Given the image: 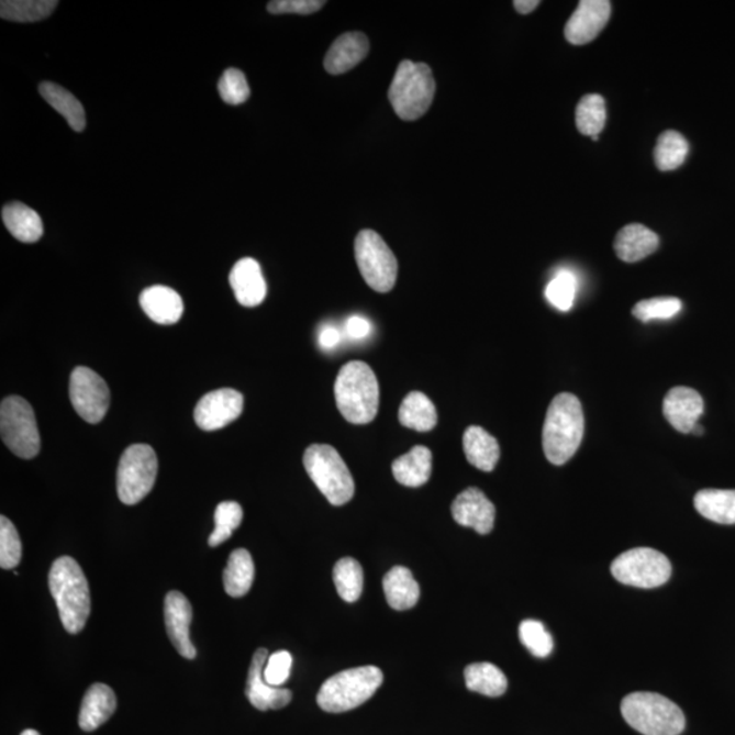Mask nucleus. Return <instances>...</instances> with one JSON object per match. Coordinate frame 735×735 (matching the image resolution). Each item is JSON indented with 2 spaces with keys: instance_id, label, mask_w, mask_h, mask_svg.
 I'll list each match as a JSON object with an SVG mask.
<instances>
[{
  "instance_id": "1",
  "label": "nucleus",
  "mask_w": 735,
  "mask_h": 735,
  "mask_svg": "<svg viewBox=\"0 0 735 735\" xmlns=\"http://www.w3.org/2000/svg\"><path fill=\"white\" fill-rule=\"evenodd\" d=\"M584 436V414L579 399L563 392L553 399L546 413L543 447L556 466L566 465L577 454Z\"/></svg>"
},
{
  "instance_id": "2",
  "label": "nucleus",
  "mask_w": 735,
  "mask_h": 735,
  "mask_svg": "<svg viewBox=\"0 0 735 735\" xmlns=\"http://www.w3.org/2000/svg\"><path fill=\"white\" fill-rule=\"evenodd\" d=\"M51 594L58 606L63 626L68 634H79L87 625L92 609L87 577L74 558H58L48 577Z\"/></svg>"
},
{
  "instance_id": "3",
  "label": "nucleus",
  "mask_w": 735,
  "mask_h": 735,
  "mask_svg": "<svg viewBox=\"0 0 735 735\" xmlns=\"http://www.w3.org/2000/svg\"><path fill=\"white\" fill-rule=\"evenodd\" d=\"M334 392L341 414L350 424H369L378 415L379 383L368 364L352 361L342 367Z\"/></svg>"
},
{
  "instance_id": "4",
  "label": "nucleus",
  "mask_w": 735,
  "mask_h": 735,
  "mask_svg": "<svg viewBox=\"0 0 735 735\" xmlns=\"http://www.w3.org/2000/svg\"><path fill=\"white\" fill-rule=\"evenodd\" d=\"M624 720L643 735H680L686 731V715L680 706L662 694L635 692L621 703Z\"/></svg>"
},
{
  "instance_id": "5",
  "label": "nucleus",
  "mask_w": 735,
  "mask_h": 735,
  "mask_svg": "<svg viewBox=\"0 0 735 735\" xmlns=\"http://www.w3.org/2000/svg\"><path fill=\"white\" fill-rule=\"evenodd\" d=\"M436 83L425 63L403 60L398 66L389 90V99L403 121H417L428 112L435 97Z\"/></svg>"
},
{
  "instance_id": "6",
  "label": "nucleus",
  "mask_w": 735,
  "mask_h": 735,
  "mask_svg": "<svg viewBox=\"0 0 735 735\" xmlns=\"http://www.w3.org/2000/svg\"><path fill=\"white\" fill-rule=\"evenodd\" d=\"M383 682V671L376 666L341 671L330 677L318 693V704L323 711L341 714L368 702Z\"/></svg>"
},
{
  "instance_id": "7",
  "label": "nucleus",
  "mask_w": 735,
  "mask_h": 735,
  "mask_svg": "<svg viewBox=\"0 0 735 735\" xmlns=\"http://www.w3.org/2000/svg\"><path fill=\"white\" fill-rule=\"evenodd\" d=\"M303 460L308 476L330 504L349 503L355 495V481L337 449L327 444H312Z\"/></svg>"
},
{
  "instance_id": "8",
  "label": "nucleus",
  "mask_w": 735,
  "mask_h": 735,
  "mask_svg": "<svg viewBox=\"0 0 735 735\" xmlns=\"http://www.w3.org/2000/svg\"><path fill=\"white\" fill-rule=\"evenodd\" d=\"M158 472L156 453L147 444H134L122 455L118 467V494L125 505L138 504L152 492Z\"/></svg>"
},
{
  "instance_id": "9",
  "label": "nucleus",
  "mask_w": 735,
  "mask_h": 735,
  "mask_svg": "<svg viewBox=\"0 0 735 735\" xmlns=\"http://www.w3.org/2000/svg\"><path fill=\"white\" fill-rule=\"evenodd\" d=\"M0 435L11 453L32 459L40 453V433L33 408L26 399L9 397L0 407Z\"/></svg>"
},
{
  "instance_id": "10",
  "label": "nucleus",
  "mask_w": 735,
  "mask_h": 735,
  "mask_svg": "<svg viewBox=\"0 0 735 735\" xmlns=\"http://www.w3.org/2000/svg\"><path fill=\"white\" fill-rule=\"evenodd\" d=\"M358 269L364 281L379 293H387L394 288L398 276V261L394 253L383 238L374 231H361L355 242Z\"/></svg>"
},
{
  "instance_id": "11",
  "label": "nucleus",
  "mask_w": 735,
  "mask_h": 735,
  "mask_svg": "<svg viewBox=\"0 0 735 735\" xmlns=\"http://www.w3.org/2000/svg\"><path fill=\"white\" fill-rule=\"evenodd\" d=\"M612 573L620 583L655 589L668 582L671 577L669 558L652 548L626 550L612 564Z\"/></svg>"
},
{
  "instance_id": "12",
  "label": "nucleus",
  "mask_w": 735,
  "mask_h": 735,
  "mask_svg": "<svg viewBox=\"0 0 735 735\" xmlns=\"http://www.w3.org/2000/svg\"><path fill=\"white\" fill-rule=\"evenodd\" d=\"M70 399L79 417L99 424L110 408L111 394L105 380L88 367H77L70 378Z\"/></svg>"
},
{
  "instance_id": "13",
  "label": "nucleus",
  "mask_w": 735,
  "mask_h": 735,
  "mask_svg": "<svg viewBox=\"0 0 735 735\" xmlns=\"http://www.w3.org/2000/svg\"><path fill=\"white\" fill-rule=\"evenodd\" d=\"M243 408L244 398L241 392L220 389L201 398L193 412V419L202 431H219L241 417Z\"/></svg>"
},
{
  "instance_id": "14",
  "label": "nucleus",
  "mask_w": 735,
  "mask_h": 735,
  "mask_svg": "<svg viewBox=\"0 0 735 735\" xmlns=\"http://www.w3.org/2000/svg\"><path fill=\"white\" fill-rule=\"evenodd\" d=\"M611 14L612 3L608 0H582L564 27V34L573 45L590 43L606 26Z\"/></svg>"
},
{
  "instance_id": "15",
  "label": "nucleus",
  "mask_w": 735,
  "mask_h": 735,
  "mask_svg": "<svg viewBox=\"0 0 735 735\" xmlns=\"http://www.w3.org/2000/svg\"><path fill=\"white\" fill-rule=\"evenodd\" d=\"M269 657L266 648L256 649L245 688L249 703L260 711L281 710L292 702V692L289 689L272 687L266 682L264 670Z\"/></svg>"
},
{
  "instance_id": "16",
  "label": "nucleus",
  "mask_w": 735,
  "mask_h": 735,
  "mask_svg": "<svg viewBox=\"0 0 735 735\" xmlns=\"http://www.w3.org/2000/svg\"><path fill=\"white\" fill-rule=\"evenodd\" d=\"M165 625L167 634L181 657L196 659L197 648L193 647L190 637V625L192 621V606L185 594L179 591H170L165 598Z\"/></svg>"
},
{
  "instance_id": "17",
  "label": "nucleus",
  "mask_w": 735,
  "mask_h": 735,
  "mask_svg": "<svg viewBox=\"0 0 735 735\" xmlns=\"http://www.w3.org/2000/svg\"><path fill=\"white\" fill-rule=\"evenodd\" d=\"M453 517L460 526L475 528L478 534H489L494 526L495 509L482 490H464L452 506Z\"/></svg>"
},
{
  "instance_id": "18",
  "label": "nucleus",
  "mask_w": 735,
  "mask_h": 735,
  "mask_svg": "<svg viewBox=\"0 0 735 735\" xmlns=\"http://www.w3.org/2000/svg\"><path fill=\"white\" fill-rule=\"evenodd\" d=\"M704 413V401L697 390L675 387L664 401V414L669 424L681 433H691Z\"/></svg>"
},
{
  "instance_id": "19",
  "label": "nucleus",
  "mask_w": 735,
  "mask_h": 735,
  "mask_svg": "<svg viewBox=\"0 0 735 735\" xmlns=\"http://www.w3.org/2000/svg\"><path fill=\"white\" fill-rule=\"evenodd\" d=\"M231 287L238 303L244 307H258L264 303L267 285L260 265L253 258L238 260L231 271Z\"/></svg>"
},
{
  "instance_id": "20",
  "label": "nucleus",
  "mask_w": 735,
  "mask_h": 735,
  "mask_svg": "<svg viewBox=\"0 0 735 735\" xmlns=\"http://www.w3.org/2000/svg\"><path fill=\"white\" fill-rule=\"evenodd\" d=\"M368 53L369 42L366 34L360 32L342 34L330 47L324 59V68L333 76H341L360 65Z\"/></svg>"
},
{
  "instance_id": "21",
  "label": "nucleus",
  "mask_w": 735,
  "mask_h": 735,
  "mask_svg": "<svg viewBox=\"0 0 735 735\" xmlns=\"http://www.w3.org/2000/svg\"><path fill=\"white\" fill-rule=\"evenodd\" d=\"M140 304L153 322L164 326L178 323L183 316L185 305L180 294L163 285L145 289L141 293Z\"/></svg>"
},
{
  "instance_id": "22",
  "label": "nucleus",
  "mask_w": 735,
  "mask_h": 735,
  "mask_svg": "<svg viewBox=\"0 0 735 735\" xmlns=\"http://www.w3.org/2000/svg\"><path fill=\"white\" fill-rule=\"evenodd\" d=\"M115 692L105 683H93L85 693L79 711V727L85 732H94L110 721L116 711Z\"/></svg>"
},
{
  "instance_id": "23",
  "label": "nucleus",
  "mask_w": 735,
  "mask_h": 735,
  "mask_svg": "<svg viewBox=\"0 0 735 735\" xmlns=\"http://www.w3.org/2000/svg\"><path fill=\"white\" fill-rule=\"evenodd\" d=\"M659 247L657 233L642 224H630L623 227L615 237L614 249L621 260L635 264Z\"/></svg>"
},
{
  "instance_id": "24",
  "label": "nucleus",
  "mask_w": 735,
  "mask_h": 735,
  "mask_svg": "<svg viewBox=\"0 0 735 735\" xmlns=\"http://www.w3.org/2000/svg\"><path fill=\"white\" fill-rule=\"evenodd\" d=\"M392 475L403 487L419 488L430 481L432 453L424 446H415L392 464Z\"/></svg>"
},
{
  "instance_id": "25",
  "label": "nucleus",
  "mask_w": 735,
  "mask_h": 735,
  "mask_svg": "<svg viewBox=\"0 0 735 735\" xmlns=\"http://www.w3.org/2000/svg\"><path fill=\"white\" fill-rule=\"evenodd\" d=\"M2 220L8 231L21 243L32 244L43 237L42 216L21 202L5 204Z\"/></svg>"
},
{
  "instance_id": "26",
  "label": "nucleus",
  "mask_w": 735,
  "mask_h": 735,
  "mask_svg": "<svg viewBox=\"0 0 735 735\" xmlns=\"http://www.w3.org/2000/svg\"><path fill=\"white\" fill-rule=\"evenodd\" d=\"M464 449L469 464L482 471H492L500 459L499 442L481 426L465 431Z\"/></svg>"
},
{
  "instance_id": "27",
  "label": "nucleus",
  "mask_w": 735,
  "mask_h": 735,
  "mask_svg": "<svg viewBox=\"0 0 735 735\" xmlns=\"http://www.w3.org/2000/svg\"><path fill=\"white\" fill-rule=\"evenodd\" d=\"M383 590L387 603L396 611H408L417 605L420 586L410 569L398 566L386 573Z\"/></svg>"
},
{
  "instance_id": "28",
  "label": "nucleus",
  "mask_w": 735,
  "mask_h": 735,
  "mask_svg": "<svg viewBox=\"0 0 735 735\" xmlns=\"http://www.w3.org/2000/svg\"><path fill=\"white\" fill-rule=\"evenodd\" d=\"M38 92L56 112L66 119L74 131L82 133L87 127V115L76 96L54 82L40 83Z\"/></svg>"
},
{
  "instance_id": "29",
  "label": "nucleus",
  "mask_w": 735,
  "mask_h": 735,
  "mask_svg": "<svg viewBox=\"0 0 735 735\" xmlns=\"http://www.w3.org/2000/svg\"><path fill=\"white\" fill-rule=\"evenodd\" d=\"M694 506L705 520L721 524H735V490H700L694 495Z\"/></svg>"
},
{
  "instance_id": "30",
  "label": "nucleus",
  "mask_w": 735,
  "mask_h": 735,
  "mask_svg": "<svg viewBox=\"0 0 735 735\" xmlns=\"http://www.w3.org/2000/svg\"><path fill=\"white\" fill-rule=\"evenodd\" d=\"M398 419L409 430L430 432L437 424L436 408L423 392L413 391L403 399Z\"/></svg>"
},
{
  "instance_id": "31",
  "label": "nucleus",
  "mask_w": 735,
  "mask_h": 735,
  "mask_svg": "<svg viewBox=\"0 0 735 735\" xmlns=\"http://www.w3.org/2000/svg\"><path fill=\"white\" fill-rule=\"evenodd\" d=\"M466 687L471 692L483 697L499 698L509 688V681L498 666L489 662H478L467 666L465 670Z\"/></svg>"
},
{
  "instance_id": "32",
  "label": "nucleus",
  "mask_w": 735,
  "mask_h": 735,
  "mask_svg": "<svg viewBox=\"0 0 735 735\" xmlns=\"http://www.w3.org/2000/svg\"><path fill=\"white\" fill-rule=\"evenodd\" d=\"M255 566L249 552L237 549L232 552L224 571V587L227 595L242 598L253 587Z\"/></svg>"
},
{
  "instance_id": "33",
  "label": "nucleus",
  "mask_w": 735,
  "mask_h": 735,
  "mask_svg": "<svg viewBox=\"0 0 735 735\" xmlns=\"http://www.w3.org/2000/svg\"><path fill=\"white\" fill-rule=\"evenodd\" d=\"M56 0H3L0 16L5 21L37 22L54 13Z\"/></svg>"
},
{
  "instance_id": "34",
  "label": "nucleus",
  "mask_w": 735,
  "mask_h": 735,
  "mask_svg": "<svg viewBox=\"0 0 735 735\" xmlns=\"http://www.w3.org/2000/svg\"><path fill=\"white\" fill-rule=\"evenodd\" d=\"M335 587L342 600L356 602L363 594L364 572L360 563L352 557L342 558L333 571Z\"/></svg>"
},
{
  "instance_id": "35",
  "label": "nucleus",
  "mask_w": 735,
  "mask_h": 735,
  "mask_svg": "<svg viewBox=\"0 0 735 735\" xmlns=\"http://www.w3.org/2000/svg\"><path fill=\"white\" fill-rule=\"evenodd\" d=\"M689 145L677 131H665L655 146L654 158L659 170L668 172L680 168L688 156Z\"/></svg>"
},
{
  "instance_id": "36",
  "label": "nucleus",
  "mask_w": 735,
  "mask_h": 735,
  "mask_svg": "<svg viewBox=\"0 0 735 735\" xmlns=\"http://www.w3.org/2000/svg\"><path fill=\"white\" fill-rule=\"evenodd\" d=\"M577 125L580 133L598 136L606 124V104L600 94H587L577 108Z\"/></svg>"
},
{
  "instance_id": "37",
  "label": "nucleus",
  "mask_w": 735,
  "mask_h": 735,
  "mask_svg": "<svg viewBox=\"0 0 735 735\" xmlns=\"http://www.w3.org/2000/svg\"><path fill=\"white\" fill-rule=\"evenodd\" d=\"M578 293V278L568 269L558 270L545 289V298L558 311L568 312Z\"/></svg>"
},
{
  "instance_id": "38",
  "label": "nucleus",
  "mask_w": 735,
  "mask_h": 735,
  "mask_svg": "<svg viewBox=\"0 0 735 735\" xmlns=\"http://www.w3.org/2000/svg\"><path fill=\"white\" fill-rule=\"evenodd\" d=\"M242 521L243 509L236 501H224V503L219 504L214 514L215 527L209 537V545L215 548V546L224 544L232 537L233 532L241 526Z\"/></svg>"
},
{
  "instance_id": "39",
  "label": "nucleus",
  "mask_w": 735,
  "mask_h": 735,
  "mask_svg": "<svg viewBox=\"0 0 735 735\" xmlns=\"http://www.w3.org/2000/svg\"><path fill=\"white\" fill-rule=\"evenodd\" d=\"M520 637L523 646L537 658L549 657L555 647L552 635L538 620H524L520 625Z\"/></svg>"
},
{
  "instance_id": "40",
  "label": "nucleus",
  "mask_w": 735,
  "mask_h": 735,
  "mask_svg": "<svg viewBox=\"0 0 735 735\" xmlns=\"http://www.w3.org/2000/svg\"><path fill=\"white\" fill-rule=\"evenodd\" d=\"M682 310L680 299L657 298L639 301L632 310L634 316L644 323L652 321H669Z\"/></svg>"
},
{
  "instance_id": "41",
  "label": "nucleus",
  "mask_w": 735,
  "mask_h": 735,
  "mask_svg": "<svg viewBox=\"0 0 735 735\" xmlns=\"http://www.w3.org/2000/svg\"><path fill=\"white\" fill-rule=\"evenodd\" d=\"M22 557V544L19 532L8 517H0V567L13 569Z\"/></svg>"
},
{
  "instance_id": "42",
  "label": "nucleus",
  "mask_w": 735,
  "mask_h": 735,
  "mask_svg": "<svg viewBox=\"0 0 735 735\" xmlns=\"http://www.w3.org/2000/svg\"><path fill=\"white\" fill-rule=\"evenodd\" d=\"M219 93L226 104H244L249 99L250 90L243 71L237 68H227L220 78Z\"/></svg>"
},
{
  "instance_id": "43",
  "label": "nucleus",
  "mask_w": 735,
  "mask_h": 735,
  "mask_svg": "<svg viewBox=\"0 0 735 735\" xmlns=\"http://www.w3.org/2000/svg\"><path fill=\"white\" fill-rule=\"evenodd\" d=\"M293 658L290 653L277 652L271 654L267 659L264 677L267 683L272 687L281 688L285 682L289 680L290 671H292Z\"/></svg>"
},
{
  "instance_id": "44",
  "label": "nucleus",
  "mask_w": 735,
  "mask_h": 735,
  "mask_svg": "<svg viewBox=\"0 0 735 735\" xmlns=\"http://www.w3.org/2000/svg\"><path fill=\"white\" fill-rule=\"evenodd\" d=\"M326 2L322 0H277L267 4V11L271 14H301L316 13Z\"/></svg>"
},
{
  "instance_id": "45",
  "label": "nucleus",
  "mask_w": 735,
  "mask_h": 735,
  "mask_svg": "<svg viewBox=\"0 0 735 735\" xmlns=\"http://www.w3.org/2000/svg\"><path fill=\"white\" fill-rule=\"evenodd\" d=\"M345 332L347 337L352 339H363L368 337L370 333V324L366 318L355 315L347 319Z\"/></svg>"
},
{
  "instance_id": "46",
  "label": "nucleus",
  "mask_w": 735,
  "mask_h": 735,
  "mask_svg": "<svg viewBox=\"0 0 735 735\" xmlns=\"http://www.w3.org/2000/svg\"><path fill=\"white\" fill-rule=\"evenodd\" d=\"M341 342V334L337 328L334 326H323L321 333H319V344L323 347L324 350H332L334 347H337Z\"/></svg>"
},
{
  "instance_id": "47",
  "label": "nucleus",
  "mask_w": 735,
  "mask_h": 735,
  "mask_svg": "<svg viewBox=\"0 0 735 735\" xmlns=\"http://www.w3.org/2000/svg\"><path fill=\"white\" fill-rule=\"evenodd\" d=\"M517 13L523 15L532 13L535 9L538 8V0H515L514 2Z\"/></svg>"
},
{
  "instance_id": "48",
  "label": "nucleus",
  "mask_w": 735,
  "mask_h": 735,
  "mask_svg": "<svg viewBox=\"0 0 735 735\" xmlns=\"http://www.w3.org/2000/svg\"><path fill=\"white\" fill-rule=\"evenodd\" d=\"M691 433H693V435H697V436H702L703 433H704V428H703L702 425L698 424L697 426H694V428L692 430Z\"/></svg>"
},
{
  "instance_id": "49",
  "label": "nucleus",
  "mask_w": 735,
  "mask_h": 735,
  "mask_svg": "<svg viewBox=\"0 0 735 735\" xmlns=\"http://www.w3.org/2000/svg\"><path fill=\"white\" fill-rule=\"evenodd\" d=\"M21 735H42L36 731H33V728H27V731L22 732Z\"/></svg>"
}]
</instances>
